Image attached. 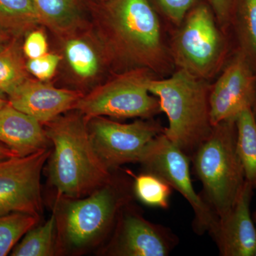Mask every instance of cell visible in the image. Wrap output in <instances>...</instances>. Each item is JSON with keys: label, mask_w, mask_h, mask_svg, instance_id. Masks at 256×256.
Wrapping results in <instances>:
<instances>
[{"label": "cell", "mask_w": 256, "mask_h": 256, "mask_svg": "<svg viewBox=\"0 0 256 256\" xmlns=\"http://www.w3.org/2000/svg\"><path fill=\"white\" fill-rule=\"evenodd\" d=\"M255 79L248 56L239 54L210 87V120L214 126L236 120L242 111L252 108L255 101Z\"/></svg>", "instance_id": "cell-12"}, {"label": "cell", "mask_w": 256, "mask_h": 256, "mask_svg": "<svg viewBox=\"0 0 256 256\" xmlns=\"http://www.w3.org/2000/svg\"><path fill=\"white\" fill-rule=\"evenodd\" d=\"M191 160L168 139L164 132L148 143L139 163L143 172L164 180L173 190L184 197L194 212L192 228L197 235L208 233L218 217L196 193L190 173Z\"/></svg>", "instance_id": "cell-8"}, {"label": "cell", "mask_w": 256, "mask_h": 256, "mask_svg": "<svg viewBox=\"0 0 256 256\" xmlns=\"http://www.w3.org/2000/svg\"><path fill=\"white\" fill-rule=\"evenodd\" d=\"M56 222L54 214L44 224L33 227L15 246L12 256H50L56 250Z\"/></svg>", "instance_id": "cell-20"}, {"label": "cell", "mask_w": 256, "mask_h": 256, "mask_svg": "<svg viewBox=\"0 0 256 256\" xmlns=\"http://www.w3.org/2000/svg\"><path fill=\"white\" fill-rule=\"evenodd\" d=\"M210 6L195 5L178 25L170 53L178 69L204 80L216 73L225 52V42Z\"/></svg>", "instance_id": "cell-6"}, {"label": "cell", "mask_w": 256, "mask_h": 256, "mask_svg": "<svg viewBox=\"0 0 256 256\" xmlns=\"http://www.w3.org/2000/svg\"><path fill=\"white\" fill-rule=\"evenodd\" d=\"M160 10L170 21L180 25L198 0H156Z\"/></svg>", "instance_id": "cell-26"}, {"label": "cell", "mask_w": 256, "mask_h": 256, "mask_svg": "<svg viewBox=\"0 0 256 256\" xmlns=\"http://www.w3.org/2000/svg\"><path fill=\"white\" fill-rule=\"evenodd\" d=\"M208 2L220 24L226 25L234 16L236 0H208Z\"/></svg>", "instance_id": "cell-28"}, {"label": "cell", "mask_w": 256, "mask_h": 256, "mask_svg": "<svg viewBox=\"0 0 256 256\" xmlns=\"http://www.w3.org/2000/svg\"><path fill=\"white\" fill-rule=\"evenodd\" d=\"M12 38L13 37L10 36L9 34L6 33V32L0 26V50L4 48V47L11 41Z\"/></svg>", "instance_id": "cell-30"}, {"label": "cell", "mask_w": 256, "mask_h": 256, "mask_svg": "<svg viewBox=\"0 0 256 256\" xmlns=\"http://www.w3.org/2000/svg\"><path fill=\"white\" fill-rule=\"evenodd\" d=\"M252 220H254V224H255V227H256V210H255V212H254V214H252Z\"/></svg>", "instance_id": "cell-33"}, {"label": "cell", "mask_w": 256, "mask_h": 256, "mask_svg": "<svg viewBox=\"0 0 256 256\" xmlns=\"http://www.w3.org/2000/svg\"><path fill=\"white\" fill-rule=\"evenodd\" d=\"M82 96L78 90L58 88L28 78L8 96V100L15 108L45 124L64 112L74 110Z\"/></svg>", "instance_id": "cell-14"}, {"label": "cell", "mask_w": 256, "mask_h": 256, "mask_svg": "<svg viewBox=\"0 0 256 256\" xmlns=\"http://www.w3.org/2000/svg\"><path fill=\"white\" fill-rule=\"evenodd\" d=\"M42 24L32 0H0V26L12 37L21 38Z\"/></svg>", "instance_id": "cell-18"}, {"label": "cell", "mask_w": 256, "mask_h": 256, "mask_svg": "<svg viewBox=\"0 0 256 256\" xmlns=\"http://www.w3.org/2000/svg\"><path fill=\"white\" fill-rule=\"evenodd\" d=\"M133 192L146 206L168 210L173 188L164 180L151 173L143 172L134 176Z\"/></svg>", "instance_id": "cell-22"}, {"label": "cell", "mask_w": 256, "mask_h": 256, "mask_svg": "<svg viewBox=\"0 0 256 256\" xmlns=\"http://www.w3.org/2000/svg\"><path fill=\"white\" fill-rule=\"evenodd\" d=\"M132 186L127 180L112 181L82 198L58 197L54 214L57 247L79 250L92 246L114 230L121 210L132 200Z\"/></svg>", "instance_id": "cell-4"}, {"label": "cell", "mask_w": 256, "mask_h": 256, "mask_svg": "<svg viewBox=\"0 0 256 256\" xmlns=\"http://www.w3.org/2000/svg\"><path fill=\"white\" fill-rule=\"evenodd\" d=\"M24 54L28 60H34L48 53L46 35L42 30L28 32L22 45Z\"/></svg>", "instance_id": "cell-27"}, {"label": "cell", "mask_w": 256, "mask_h": 256, "mask_svg": "<svg viewBox=\"0 0 256 256\" xmlns=\"http://www.w3.org/2000/svg\"><path fill=\"white\" fill-rule=\"evenodd\" d=\"M40 18L45 25L56 34L69 36L78 28L80 22L79 0H32Z\"/></svg>", "instance_id": "cell-16"}, {"label": "cell", "mask_w": 256, "mask_h": 256, "mask_svg": "<svg viewBox=\"0 0 256 256\" xmlns=\"http://www.w3.org/2000/svg\"><path fill=\"white\" fill-rule=\"evenodd\" d=\"M150 75L144 68L124 72L82 96L74 110L86 121L98 116L150 118L161 112L159 100L148 90Z\"/></svg>", "instance_id": "cell-7"}, {"label": "cell", "mask_w": 256, "mask_h": 256, "mask_svg": "<svg viewBox=\"0 0 256 256\" xmlns=\"http://www.w3.org/2000/svg\"><path fill=\"white\" fill-rule=\"evenodd\" d=\"M66 58L74 74L82 80L95 77L100 68V55L85 38H69L64 48Z\"/></svg>", "instance_id": "cell-21"}, {"label": "cell", "mask_w": 256, "mask_h": 256, "mask_svg": "<svg viewBox=\"0 0 256 256\" xmlns=\"http://www.w3.org/2000/svg\"><path fill=\"white\" fill-rule=\"evenodd\" d=\"M20 40L13 37L0 50V92L8 96L30 78Z\"/></svg>", "instance_id": "cell-19"}, {"label": "cell", "mask_w": 256, "mask_h": 256, "mask_svg": "<svg viewBox=\"0 0 256 256\" xmlns=\"http://www.w3.org/2000/svg\"><path fill=\"white\" fill-rule=\"evenodd\" d=\"M105 18L111 54L136 68L168 72L172 60L149 0H110Z\"/></svg>", "instance_id": "cell-2"}, {"label": "cell", "mask_w": 256, "mask_h": 256, "mask_svg": "<svg viewBox=\"0 0 256 256\" xmlns=\"http://www.w3.org/2000/svg\"><path fill=\"white\" fill-rule=\"evenodd\" d=\"M52 150L0 160V216L13 213L40 216L41 174Z\"/></svg>", "instance_id": "cell-10"}, {"label": "cell", "mask_w": 256, "mask_h": 256, "mask_svg": "<svg viewBox=\"0 0 256 256\" xmlns=\"http://www.w3.org/2000/svg\"><path fill=\"white\" fill-rule=\"evenodd\" d=\"M60 57L55 54L46 53L34 60H28L26 67L30 74H32L38 80L46 82L54 75Z\"/></svg>", "instance_id": "cell-25"}, {"label": "cell", "mask_w": 256, "mask_h": 256, "mask_svg": "<svg viewBox=\"0 0 256 256\" xmlns=\"http://www.w3.org/2000/svg\"><path fill=\"white\" fill-rule=\"evenodd\" d=\"M194 171L202 185L200 196L218 218L236 203L246 183L236 148V120L214 126L208 139L191 158Z\"/></svg>", "instance_id": "cell-5"}, {"label": "cell", "mask_w": 256, "mask_h": 256, "mask_svg": "<svg viewBox=\"0 0 256 256\" xmlns=\"http://www.w3.org/2000/svg\"><path fill=\"white\" fill-rule=\"evenodd\" d=\"M40 218L23 213L0 216V256L8 255L20 238L38 224Z\"/></svg>", "instance_id": "cell-23"}, {"label": "cell", "mask_w": 256, "mask_h": 256, "mask_svg": "<svg viewBox=\"0 0 256 256\" xmlns=\"http://www.w3.org/2000/svg\"><path fill=\"white\" fill-rule=\"evenodd\" d=\"M234 15L244 53L256 60V0H236Z\"/></svg>", "instance_id": "cell-24"}, {"label": "cell", "mask_w": 256, "mask_h": 256, "mask_svg": "<svg viewBox=\"0 0 256 256\" xmlns=\"http://www.w3.org/2000/svg\"><path fill=\"white\" fill-rule=\"evenodd\" d=\"M236 148L246 181L256 190V120L252 108L236 118Z\"/></svg>", "instance_id": "cell-17"}, {"label": "cell", "mask_w": 256, "mask_h": 256, "mask_svg": "<svg viewBox=\"0 0 256 256\" xmlns=\"http://www.w3.org/2000/svg\"><path fill=\"white\" fill-rule=\"evenodd\" d=\"M87 126L96 153L111 172L124 164L139 163L148 143L164 130L152 120L120 124L102 116L89 120Z\"/></svg>", "instance_id": "cell-9"}, {"label": "cell", "mask_w": 256, "mask_h": 256, "mask_svg": "<svg viewBox=\"0 0 256 256\" xmlns=\"http://www.w3.org/2000/svg\"><path fill=\"white\" fill-rule=\"evenodd\" d=\"M254 191L246 181L233 208L208 232L220 256H255L256 230L250 213Z\"/></svg>", "instance_id": "cell-13"}, {"label": "cell", "mask_w": 256, "mask_h": 256, "mask_svg": "<svg viewBox=\"0 0 256 256\" xmlns=\"http://www.w3.org/2000/svg\"><path fill=\"white\" fill-rule=\"evenodd\" d=\"M148 88L168 117L164 134L191 160L213 130L210 87L204 79L178 68L169 78L150 79Z\"/></svg>", "instance_id": "cell-3"}, {"label": "cell", "mask_w": 256, "mask_h": 256, "mask_svg": "<svg viewBox=\"0 0 256 256\" xmlns=\"http://www.w3.org/2000/svg\"><path fill=\"white\" fill-rule=\"evenodd\" d=\"M45 126L54 148L48 159V180L58 197L82 198L112 181V172L96 153L80 112L58 116Z\"/></svg>", "instance_id": "cell-1"}, {"label": "cell", "mask_w": 256, "mask_h": 256, "mask_svg": "<svg viewBox=\"0 0 256 256\" xmlns=\"http://www.w3.org/2000/svg\"><path fill=\"white\" fill-rule=\"evenodd\" d=\"M18 156H16L14 152L12 151L10 148L5 146L2 143L0 142V160L8 159V158Z\"/></svg>", "instance_id": "cell-29"}, {"label": "cell", "mask_w": 256, "mask_h": 256, "mask_svg": "<svg viewBox=\"0 0 256 256\" xmlns=\"http://www.w3.org/2000/svg\"><path fill=\"white\" fill-rule=\"evenodd\" d=\"M8 102H9V100L5 98L4 94L0 92V109L2 108Z\"/></svg>", "instance_id": "cell-31"}, {"label": "cell", "mask_w": 256, "mask_h": 256, "mask_svg": "<svg viewBox=\"0 0 256 256\" xmlns=\"http://www.w3.org/2000/svg\"><path fill=\"white\" fill-rule=\"evenodd\" d=\"M112 232L107 248L111 256H168L178 244L171 229L146 220L131 202L121 210Z\"/></svg>", "instance_id": "cell-11"}, {"label": "cell", "mask_w": 256, "mask_h": 256, "mask_svg": "<svg viewBox=\"0 0 256 256\" xmlns=\"http://www.w3.org/2000/svg\"><path fill=\"white\" fill-rule=\"evenodd\" d=\"M42 126L8 102L0 109V142L18 156H30L48 148L50 141Z\"/></svg>", "instance_id": "cell-15"}, {"label": "cell", "mask_w": 256, "mask_h": 256, "mask_svg": "<svg viewBox=\"0 0 256 256\" xmlns=\"http://www.w3.org/2000/svg\"><path fill=\"white\" fill-rule=\"evenodd\" d=\"M252 112H254V117H255L256 120V96L255 101H254V106H252Z\"/></svg>", "instance_id": "cell-32"}]
</instances>
